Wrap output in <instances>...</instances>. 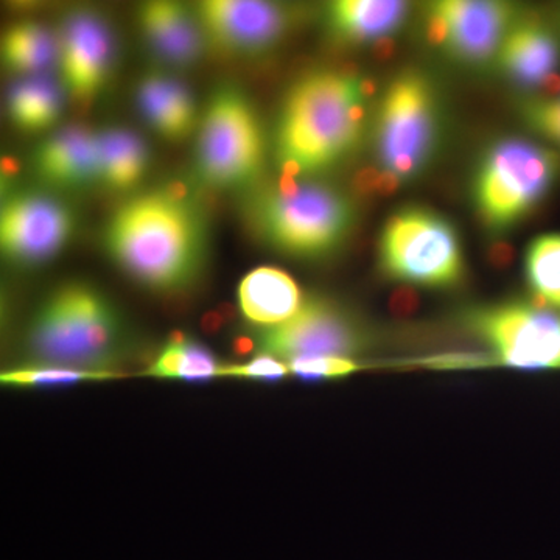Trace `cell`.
I'll list each match as a JSON object with an SVG mask.
<instances>
[{
    "mask_svg": "<svg viewBox=\"0 0 560 560\" xmlns=\"http://www.w3.org/2000/svg\"><path fill=\"white\" fill-rule=\"evenodd\" d=\"M105 248L128 278L156 293H179L201 275L208 226L191 200L165 189L131 198L110 217Z\"/></svg>",
    "mask_w": 560,
    "mask_h": 560,
    "instance_id": "6da1fadb",
    "label": "cell"
},
{
    "mask_svg": "<svg viewBox=\"0 0 560 560\" xmlns=\"http://www.w3.org/2000/svg\"><path fill=\"white\" fill-rule=\"evenodd\" d=\"M361 81L345 73L318 72L298 81L276 131L283 176L329 168L355 149L363 132Z\"/></svg>",
    "mask_w": 560,
    "mask_h": 560,
    "instance_id": "7a4b0ae2",
    "label": "cell"
},
{
    "mask_svg": "<svg viewBox=\"0 0 560 560\" xmlns=\"http://www.w3.org/2000/svg\"><path fill=\"white\" fill-rule=\"evenodd\" d=\"M125 327L108 298L88 283H68L33 316L27 335L31 364L119 374Z\"/></svg>",
    "mask_w": 560,
    "mask_h": 560,
    "instance_id": "3957f363",
    "label": "cell"
},
{
    "mask_svg": "<svg viewBox=\"0 0 560 560\" xmlns=\"http://www.w3.org/2000/svg\"><path fill=\"white\" fill-rule=\"evenodd\" d=\"M254 231L271 246L300 257L327 256L353 226L352 202L334 187L283 176L248 205Z\"/></svg>",
    "mask_w": 560,
    "mask_h": 560,
    "instance_id": "277c9868",
    "label": "cell"
},
{
    "mask_svg": "<svg viewBox=\"0 0 560 560\" xmlns=\"http://www.w3.org/2000/svg\"><path fill=\"white\" fill-rule=\"evenodd\" d=\"M264 160L256 109L237 88H220L210 98L198 138L197 172L202 183L213 189H245L259 178Z\"/></svg>",
    "mask_w": 560,
    "mask_h": 560,
    "instance_id": "5b68a950",
    "label": "cell"
},
{
    "mask_svg": "<svg viewBox=\"0 0 560 560\" xmlns=\"http://www.w3.org/2000/svg\"><path fill=\"white\" fill-rule=\"evenodd\" d=\"M381 259L389 278L430 289L456 285L464 272L452 224L425 209H405L390 217L382 235Z\"/></svg>",
    "mask_w": 560,
    "mask_h": 560,
    "instance_id": "8992f818",
    "label": "cell"
},
{
    "mask_svg": "<svg viewBox=\"0 0 560 560\" xmlns=\"http://www.w3.org/2000/svg\"><path fill=\"white\" fill-rule=\"evenodd\" d=\"M560 168L558 154L523 140L489 151L475 183V201L492 228H506L544 198Z\"/></svg>",
    "mask_w": 560,
    "mask_h": 560,
    "instance_id": "52a82bcc",
    "label": "cell"
},
{
    "mask_svg": "<svg viewBox=\"0 0 560 560\" xmlns=\"http://www.w3.org/2000/svg\"><path fill=\"white\" fill-rule=\"evenodd\" d=\"M440 132L436 97L429 81L415 72L390 83L377 121L383 171L400 180L418 175L433 156Z\"/></svg>",
    "mask_w": 560,
    "mask_h": 560,
    "instance_id": "ba28073f",
    "label": "cell"
},
{
    "mask_svg": "<svg viewBox=\"0 0 560 560\" xmlns=\"http://www.w3.org/2000/svg\"><path fill=\"white\" fill-rule=\"evenodd\" d=\"M470 323L504 366L560 370V318L544 307L499 305L475 313Z\"/></svg>",
    "mask_w": 560,
    "mask_h": 560,
    "instance_id": "9c48e42d",
    "label": "cell"
},
{
    "mask_svg": "<svg viewBox=\"0 0 560 560\" xmlns=\"http://www.w3.org/2000/svg\"><path fill=\"white\" fill-rule=\"evenodd\" d=\"M261 353L280 361L342 357L350 359L368 345L366 335L340 305L326 300L304 301L300 312L279 326L260 329Z\"/></svg>",
    "mask_w": 560,
    "mask_h": 560,
    "instance_id": "30bf717a",
    "label": "cell"
},
{
    "mask_svg": "<svg viewBox=\"0 0 560 560\" xmlns=\"http://www.w3.org/2000/svg\"><path fill=\"white\" fill-rule=\"evenodd\" d=\"M194 10L206 39L237 57L270 51L298 20L290 7L249 0H209Z\"/></svg>",
    "mask_w": 560,
    "mask_h": 560,
    "instance_id": "8fae6325",
    "label": "cell"
},
{
    "mask_svg": "<svg viewBox=\"0 0 560 560\" xmlns=\"http://www.w3.org/2000/svg\"><path fill=\"white\" fill-rule=\"evenodd\" d=\"M514 10L506 3L448 0L430 7L427 38L469 65L488 62L511 31Z\"/></svg>",
    "mask_w": 560,
    "mask_h": 560,
    "instance_id": "7c38bea8",
    "label": "cell"
},
{
    "mask_svg": "<svg viewBox=\"0 0 560 560\" xmlns=\"http://www.w3.org/2000/svg\"><path fill=\"white\" fill-rule=\"evenodd\" d=\"M72 231V212L49 195L25 191L3 202L0 243L14 264H44L60 253Z\"/></svg>",
    "mask_w": 560,
    "mask_h": 560,
    "instance_id": "4fadbf2b",
    "label": "cell"
},
{
    "mask_svg": "<svg viewBox=\"0 0 560 560\" xmlns=\"http://www.w3.org/2000/svg\"><path fill=\"white\" fill-rule=\"evenodd\" d=\"M113 36L95 11H73L61 36V69L75 97H92L108 75L113 61Z\"/></svg>",
    "mask_w": 560,
    "mask_h": 560,
    "instance_id": "5bb4252c",
    "label": "cell"
},
{
    "mask_svg": "<svg viewBox=\"0 0 560 560\" xmlns=\"http://www.w3.org/2000/svg\"><path fill=\"white\" fill-rule=\"evenodd\" d=\"M140 25L151 50L171 66L200 60L206 35L194 9L176 2H149L140 9Z\"/></svg>",
    "mask_w": 560,
    "mask_h": 560,
    "instance_id": "9a60e30c",
    "label": "cell"
},
{
    "mask_svg": "<svg viewBox=\"0 0 560 560\" xmlns=\"http://www.w3.org/2000/svg\"><path fill=\"white\" fill-rule=\"evenodd\" d=\"M35 161L46 183L66 189L88 186L101 179L98 135L81 125L62 128L39 147Z\"/></svg>",
    "mask_w": 560,
    "mask_h": 560,
    "instance_id": "2e32d148",
    "label": "cell"
},
{
    "mask_svg": "<svg viewBox=\"0 0 560 560\" xmlns=\"http://www.w3.org/2000/svg\"><path fill=\"white\" fill-rule=\"evenodd\" d=\"M237 298L242 315L259 329L285 323L304 304L296 280L275 267L249 271L238 285Z\"/></svg>",
    "mask_w": 560,
    "mask_h": 560,
    "instance_id": "e0dca14e",
    "label": "cell"
},
{
    "mask_svg": "<svg viewBox=\"0 0 560 560\" xmlns=\"http://www.w3.org/2000/svg\"><path fill=\"white\" fill-rule=\"evenodd\" d=\"M499 57L503 69L518 83L545 86L555 77L558 43L544 25L523 22L508 33Z\"/></svg>",
    "mask_w": 560,
    "mask_h": 560,
    "instance_id": "ac0fdd59",
    "label": "cell"
},
{
    "mask_svg": "<svg viewBox=\"0 0 560 560\" xmlns=\"http://www.w3.org/2000/svg\"><path fill=\"white\" fill-rule=\"evenodd\" d=\"M138 98L143 117L165 139L186 138L194 128V101L178 81L162 75L147 77L140 83Z\"/></svg>",
    "mask_w": 560,
    "mask_h": 560,
    "instance_id": "d6986e66",
    "label": "cell"
},
{
    "mask_svg": "<svg viewBox=\"0 0 560 560\" xmlns=\"http://www.w3.org/2000/svg\"><path fill=\"white\" fill-rule=\"evenodd\" d=\"M404 2L381 0H341L329 9L331 31L350 43L385 39L399 31L407 18Z\"/></svg>",
    "mask_w": 560,
    "mask_h": 560,
    "instance_id": "ffe728a7",
    "label": "cell"
},
{
    "mask_svg": "<svg viewBox=\"0 0 560 560\" xmlns=\"http://www.w3.org/2000/svg\"><path fill=\"white\" fill-rule=\"evenodd\" d=\"M101 179L110 189L135 187L149 167V151L135 132L109 130L98 135Z\"/></svg>",
    "mask_w": 560,
    "mask_h": 560,
    "instance_id": "44dd1931",
    "label": "cell"
},
{
    "mask_svg": "<svg viewBox=\"0 0 560 560\" xmlns=\"http://www.w3.org/2000/svg\"><path fill=\"white\" fill-rule=\"evenodd\" d=\"M223 364L205 346L173 334L145 374L164 381L206 382L223 377Z\"/></svg>",
    "mask_w": 560,
    "mask_h": 560,
    "instance_id": "7402d4cb",
    "label": "cell"
},
{
    "mask_svg": "<svg viewBox=\"0 0 560 560\" xmlns=\"http://www.w3.org/2000/svg\"><path fill=\"white\" fill-rule=\"evenodd\" d=\"M58 43L43 25L22 22L5 33L2 57L9 69L16 72H36L49 68L58 57Z\"/></svg>",
    "mask_w": 560,
    "mask_h": 560,
    "instance_id": "603a6c76",
    "label": "cell"
},
{
    "mask_svg": "<svg viewBox=\"0 0 560 560\" xmlns=\"http://www.w3.org/2000/svg\"><path fill=\"white\" fill-rule=\"evenodd\" d=\"M9 113L22 130H46L60 117L61 97L50 81H22L11 91Z\"/></svg>",
    "mask_w": 560,
    "mask_h": 560,
    "instance_id": "cb8c5ba5",
    "label": "cell"
},
{
    "mask_svg": "<svg viewBox=\"0 0 560 560\" xmlns=\"http://www.w3.org/2000/svg\"><path fill=\"white\" fill-rule=\"evenodd\" d=\"M526 276L539 307H560V234L533 242L526 254Z\"/></svg>",
    "mask_w": 560,
    "mask_h": 560,
    "instance_id": "d4e9b609",
    "label": "cell"
},
{
    "mask_svg": "<svg viewBox=\"0 0 560 560\" xmlns=\"http://www.w3.org/2000/svg\"><path fill=\"white\" fill-rule=\"evenodd\" d=\"M121 375L103 374V372H88L70 370V368L50 366V364H31L14 368L3 372V385L16 386V388H35V386H61L73 385L83 382L116 381Z\"/></svg>",
    "mask_w": 560,
    "mask_h": 560,
    "instance_id": "484cf974",
    "label": "cell"
},
{
    "mask_svg": "<svg viewBox=\"0 0 560 560\" xmlns=\"http://www.w3.org/2000/svg\"><path fill=\"white\" fill-rule=\"evenodd\" d=\"M289 370L302 381H335L359 371L360 364L342 357H312L290 361Z\"/></svg>",
    "mask_w": 560,
    "mask_h": 560,
    "instance_id": "4316f807",
    "label": "cell"
},
{
    "mask_svg": "<svg viewBox=\"0 0 560 560\" xmlns=\"http://www.w3.org/2000/svg\"><path fill=\"white\" fill-rule=\"evenodd\" d=\"M290 374L289 364L275 357L260 353L242 364L224 366L223 377L245 378L254 382H278Z\"/></svg>",
    "mask_w": 560,
    "mask_h": 560,
    "instance_id": "83f0119b",
    "label": "cell"
},
{
    "mask_svg": "<svg viewBox=\"0 0 560 560\" xmlns=\"http://www.w3.org/2000/svg\"><path fill=\"white\" fill-rule=\"evenodd\" d=\"M530 127L560 145V98L533 103L526 113Z\"/></svg>",
    "mask_w": 560,
    "mask_h": 560,
    "instance_id": "f1b7e54d",
    "label": "cell"
},
{
    "mask_svg": "<svg viewBox=\"0 0 560 560\" xmlns=\"http://www.w3.org/2000/svg\"><path fill=\"white\" fill-rule=\"evenodd\" d=\"M422 363L434 368V370H460V368H478L489 364L488 361L480 359V357L463 355V353L433 357V359L423 360Z\"/></svg>",
    "mask_w": 560,
    "mask_h": 560,
    "instance_id": "f546056e",
    "label": "cell"
},
{
    "mask_svg": "<svg viewBox=\"0 0 560 560\" xmlns=\"http://www.w3.org/2000/svg\"><path fill=\"white\" fill-rule=\"evenodd\" d=\"M382 173L383 171H378V168H363V171L359 172V175L355 176V180H353V187H355L357 194H378Z\"/></svg>",
    "mask_w": 560,
    "mask_h": 560,
    "instance_id": "4dcf8cb0",
    "label": "cell"
},
{
    "mask_svg": "<svg viewBox=\"0 0 560 560\" xmlns=\"http://www.w3.org/2000/svg\"><path fill=\"white\" fill-rule=\"evenodd\" d=\"M419 305V298L415 291L410 289H401L394 293L393 300H390V308L396 313L397 316H407L411 312H415Z\"/></svg>",
    "mask_w": 560,
    "mask_h": 560,
    "instance_id": "1f68e13d",
    "label": "cell"
},
{
    "mask_svg": "<svg viewBox=\"0 0 560 560\" xmlns=\"http://www.w3.org/2000/svg\"><path fill=\"white\" fill-rule=\"evenodd\" d=\"M488 257L492 267L506 268L514 259V249L508 243H493L490 246Z\"/></svg>",
    "mask_w": 560,
    "mask_h": 560,
    "instance_id": "d6a6232c",
    "label": "cell"
},
{
    "mask_svg": "<svg viewBox=\"0 0 560 560\" xmlns=\"http://www.w3.org/2000/svg\"><path fill=\"white\" fill-rule=\"evenodd\" d=\"M20 161L14 160L11 156L2 158V175L10 178V176L18 175L20 173Z\"/></svg>",
    "mask_w": 560,
    "mask_h": 560,
    "instance_id": "836d02e7",
    "label": "cell"
}]
</instances>
